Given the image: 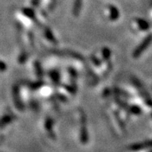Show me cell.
Returning <instances> with one entry per match:
<instances>
[{
	"label": "cell",
	"mask_w": 152,
	"mask_h": 152,
	"mask_svg": "<svg viewBox=\"0 0 152 152\" xmlns=\"http://www.w3.org/2000/svg\"><path fill=\"white\" fill-rule=\"evenodd\" d=\"M152 41V36L151 35V36H149L148 37L142 42L141 44H140V46L138 48L136 49L135 51H134V57H139L140 55L142 53L144 52V50H145V49L147 48V47L151 44V42Z\"/></svg>",
	"instance_id": "1"
},
{
	"label": "cell",
	"mask_w": 152,
	"mask_h": 152,
	"mask_svg": "<svg viewBox=\"0 0 152 152\" xmlns=\"http://www.w3.org/2000/svg\"><path fill=\"white\" fill-rule=\"evenodd\" d=\"M139 20L138 23L140 25V27H141L142 29H148V24H147L146 22L142 20Z\"/></svg>",
	"instance_id": "2"
}]
</instances>
